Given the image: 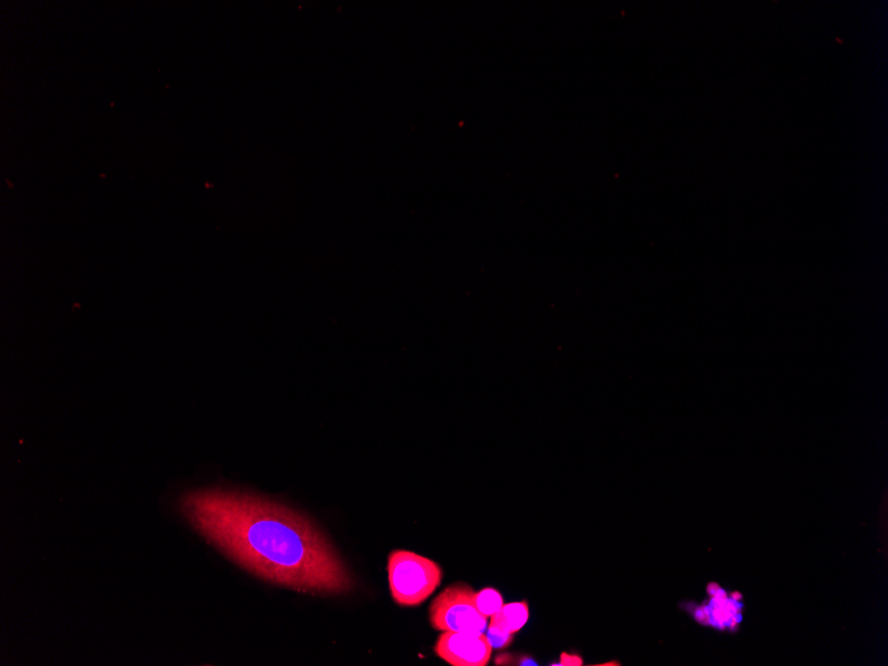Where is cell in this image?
<instances>
[{"label":"cell","mask_w":888,"mask_h":666,"mask_svg":"<svg viewBox=\"0 0 888 666\" xmlns=\"http://www.w3.org/2000/svg\"><path fill=\"white\" fill-rule=\"evenodd\" d=\"M181 514L222 554L260 579L310 595H341L354 581L333 544L306 516L250 492H187Z\"/></svg>","instance_id":"1"},{"label":"cell","mask_w":888,"mask_h":666,"mask_svg":"<svg viewBox=\"0 0 888 666\" xmlns=\"http://www.w3.org/2000/svg\"><path fill=\"white\" fill-rule=\"evenodd\" d=\"M391 596L403 607H415L429 599L442 583L443 571L429 557L394 551L387 564Z\"/></svg>","instance_id":"2"},{"label":"cell","mask_w":888,"mask_h":666,"mask_svg":"<svg viewBox=\"0 0 888 666\" xmlns=\"http://www.w3.org/2000/svg\"><path fill=\"white\" fill-rule=\"evenodd\" d=\"M430 621L433 628L441 632L484 633L488 627L487 617L476 605V592L470 585L459 583L450 585L430 607Z\"/></svg>","instance_id":"3"},{"label":"cell","mask_w":888,"mask_h":666,"mask_svg":"<svg viewBox=\"0 0 888 666\" xmlns=\"http://www.w3.org/2000/svg\"><path fill=\"white\" fill-rule=\"evenodd\" d=\"M435 653L452 666H486L492 647L484 633L443 632Z\"/></svg>","instance_id":"4"},{"label":"cell","mask_w":888,"mask_h":666,"mask_svg":"<svg viewBox=\"0 0 888 666\" xmlns=\"http://www.w3.org/2000/svg\"><path fill=\"white\" fill-rule=\"evenodd\" d=\"M528 619H530L528 603L520 601V603L503 605L502 609L491 617L490 624L515 635L527 624Z\"/></svg>","instance_id":"5"},{"label":"cell","mask_w":888,"mask_h":666,"mask_svg":"<svg viewBox=\"0 0 888 666\" xmlns=\"http://www.w3.org/2000/svg\"><path fill=\"white\" fill-rule=\"evenodd\" d=\"M476 605L484 616L492 617L503 607V596L495 588H484L476 593Z\"/></svg>","instance_id":"6"},{"label":"cell","mask_w":888,"mask_h":666,"mask_svg":"<svg viewBox=\"0 0 888 666\" xmlns=\"http://www.w3.org/2000/svg\"><path fill=\"white\" fill-rule=\"evenodd\" d=\"M486 636L488 641H490L492 649L507 648L508 645H511L512 639H514V635L492 624H488Z\"/></svg>","instance_id":"7"},{"label":"cell","mask_w":888,"mask_h":666,"mask_svg":"<svg viewBox=\"0 0 888 666\" xmlns=\"http://www.w3.org/2000/svg\"><path fill=\"white\" fill-rule=\"evenodd\" d=\"M556 665L561 666H580L583 665V659L579 656L568 655V653H563L561 655L560 663Z\"/></svg>","instance_id":"8"}]
</instances>
